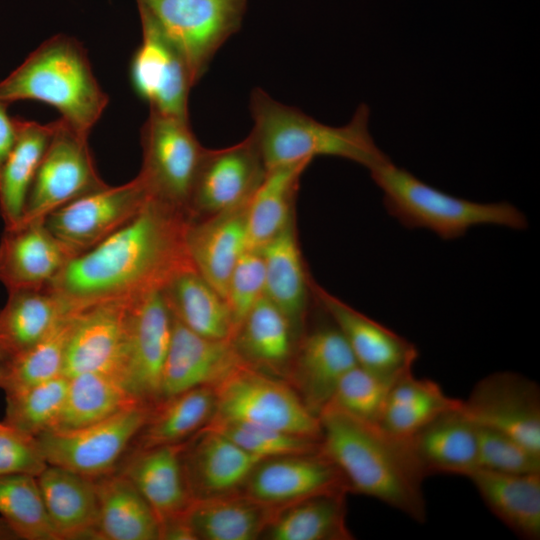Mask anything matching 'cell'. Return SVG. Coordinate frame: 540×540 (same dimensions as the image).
I'll return each instance as SVG.
<instances>
[{
    "instance_id": "cell-16",
    "label": "cell",
    "mask_w": 540,
    "mask_h": 540,
    "mask_svg": "<svg viewBox=\"0 0 540 540\" xmlns=\"http://www.w3.org/2000/svg\"><path fill=\"white\" fill-rule=\"evenodd\" d=\"M172 325L173 317L161 289L131 298L123 385L142 403L153 405L159 399Z\"/></svg>"
},
{
    "instance_id": "cell-47",
    "label": "cell",
    "mask_w": 540,
    "mask_h": 540,
    "mask_svg": "<svg viewBox=\"0 0 540 540\" xmlns=\"http://www.w3.org/2000/svg\"><path fill=\"white\" fill-rule=\"evenodd\" d=\"M48 465L37 437L0 421V475L37 477Z\"/></svg>"
},
{
    "instance_id": "cell-4",
    "label": "cell",
    "mask_w": 540,
    "mask_h": 540,
    "mask_svg": "<svg viewBox=\"0 0 540 540\" xmlns=\"http://www.w3.org/2000/svg\"><path fill=\"white\" fill-rule=\"evenodd\" d=\"M20 100L52 106L61 119L88 136L109 103L84 46L64 34L45 40L0 81L1 102Z\"/></svg>"
},
{
    "instance_id": "cell-7",
    "label": "cell",
    "mask_w": 540,
    "mask_h": 540,
    "mask_svg": "<svg viewBox=\"0 0 540 540\" xmlns=\"http://www.w3.org/2000/svg\"><path fill=\"white\" fill-rule=\"evenodd\" d=\"M184 58L194 86L241 28L247 0H136Z\"/></svg>"
},
{
    "instance_id": "cell-17",
    "label": "cell",
    "mask_w": 540,
    "mask_h": 540,
    "mask_svg": "<svg viewBox=\"0 0 540 540\" xmlns=\"http://www.w3.org/2000/svg\"><path fill=\"white\" fill-rule=\"evenodd\" d=\"M338 492H349L346 481L320 448L259 461L241 490V493L272 509Z\"/></svg>"
},
{
    "instance_id": "cell-41",
    "label": "cell",
    "mask_w": 540,
    "mask_h": 540,
    "mask_svg": "<svg viewBox=\"0 0 540 540\" xmlns=\"http://www.w3.org/2000/svg\"><path fill=\"white\" fill-rule=\"evenodd\" d=\"M0 517L18 540H60L46 512L36 476L0 475Z\"/></svg>"
},
{
    "instance_id": "cell-29",
    "label": "cell",
    "mask_w": 540,
    "mask_h": 540,
    "mask_svg": "<svg viewBox=\"0 0 540 540\" xmlns=\"http://www.w3.org/2000/svg\"><path fill=\"white\" fill-rule=\"evenodd\" d=\"M468 478L511 531L526 540L540 538V472L506 474L478 468Z\"/></svg>"
},
{
    "instance_id": "cell-35",
    "label": "cell",
    "mask_w": 540,
    "mask_h": 540,
    "mask_svg": "<svg viewBox=\"0 0 540 540\" xmlns=\"http://www.w3.org/2000/svg\"><path fill=\"white\" fill-rule=\"evenodd\" d=\"M274 510L239 492L193 499L185 517L196 540H255L261 538Z\"/></svg>"
},
{
    "instance_id": "cell-44",
    "label": "cell",
    "mask_w": 540,
    "mask_h": 540,
    "mask_svg": "<svg viewBox=\"0 0 540 540\" xmlns=\"http://www.w3.org/2000/svg\"><path fill=\"white\" fill-rule=\"evenodd\" d=\"M206 426L224 434L260 460L317 451L320 440L239 422L210 421Z\"/></svg>"
},
{
    "instance_id": "cell-13",
    "label": "cell",
    "mask_w": 540,
    "mask_h": 540,
    "mask_svg": "<svg viewBox=\"0 0 540 540\" xmlns=\"http://www.w3.org/2000/svg\"><path fill=\"white\" fill-rule=\"evenodd\" d=\"M266 171L250 134L226 148H206L189 199L190 220L204 219L246 204Z\"/></svg>"
},
{
    "instance_id": "cell-46",
    "label": "cell",
    "mask_w": 540,
    "mask_h": 540,
    "mask_svg": "<svg viewBox=\"0 0 540 540\" xmlns=\"http://www.w3.org/2000/svg\"><path fill=\"white\" fill-rule=\"evenodd\" d=\"M263 296H265L263 257L259 251L246 250L230 275L224 297L231 313L234 333Z\"/></svg>"
},
{
    "instance_id": "cell-33",
    "label": "cell",
    "mask_w": 540,
    "mask_h": 540,
    "mask_svg": "<svg viewBox=\"0 0 540 540\" xmlns=\"http://www.w3.org/2000/svg\"><path fill=\"white\" fill-rule=\"evenodd\" d=\"M295 338L286 316L263 296L240 323L232 342L249 365L269 373L286 374Z\"/></svg>"
},
{
    "instance_id": "cell-20",
    "label": "cell",
    "mask_w": 540,
    "mask_h": 540,
    "mask_svg": "<svg viewBox=\"0 0 540 540\" xmlns=\"http://www.w3.org/2000/svg\"><path fill=\"white\" fill-rule=\"evenodd\" d=\"M243 362L232 340L204 337L173 317L158 401L193 388L214 387Z\"/></svg>"
},
{
    "instance_id": "cell-12",
    "label": "cell",
    "mask_w": 540,
    "mask_h": 540,
    "mask_svg": "<svg viewBox=\"0 0 540 540\" xmlns=\"http://www.w3.org/2000/svg\"><path fill=\"white\" fill-rule=\"evenodd\" d=\"M130 300L105 301L73 314L65 348L64 376L101 373L123 384Z\"/></svg>"
},
{
    "instance_id": "cell-28",
    "label": "cell",
    "mask_w": 540,
    "mask_h": 540,
    "mask_svg": "<svg viewBox=\"0 0 540 540\" xmlns=\"http://www.w3.org/2000/svg\"><path fill=\"white\" fill-rule=\"evenodd\" d=\"M72 313L48 287L9 292L0 309V362L41 342Z\"/></svg>"
},
{
    "instance_id": "cell-5",
    "label": "cell",
    "mask_w": 540,
    "mask_h": 540,
    "mask_svg": "<svg viewBox=\"0 0 540 540\" xmlns=\"http://www.w3.org/2000/svg\"><path fill=\"white\" fill-rule=\"evenodd\" d=\"M383 193L387 212L409 229H428L444 240L462 237L478 225H496L524 230L525 215L508 202L477 203L438 190L390 158L369 169Z\"/></svg>"
},
{
    "instance_id": "cell-23",
    "label": "cell",
    "mask_w": 540,
    "mask_h": 540,
    "mask_svg": "<svg viewBox=\"0 0 540 540\" xmlns=\"http://www.w3.org/2000/svg\"><path fill=\"white\" fill-rule=\"evenodd\" d=\"M185 443L129 450L116 469L145 498L159 524L184 513L193 500L182 464Z\"/></svg>"
},
{
    "instance_id": "cell-34",
    "label": "cell",
    "mask_w": 540,
    "mask_h": 540,
    "mask_svg": "<svg viewBox=\"0 0 540 540\" xmlns=\"http://www.w3.org/2000/svg\"><path fill=\"white\" fill-rule=\"evenodd\" d=\"M310 163L295 162L266 171L246 208L247 250L259 251L294 219L300 178Z\"/></svg>"
},
{
    "instance_id": "cell-50",
    "label": "cell",
    "mask_w": 540,
    "mask_h": 540,
    "mask_svg": "<svg viewBox=\"0 0 540 540\" xmlns=\"http://www.w3.org/2000/svg\"><path fill=\"white\" fill-rule=\"evenodd\" d=\"M0 540H18L13 531L0 517Z\"/></svg>"
},
{
    "instance_id": "cell-37",
    "label": "cell",
    "mask_w": 540,
    "mask_h": 540,
    "mask_svg": "<svg viewBox=\"0 0 540 540\" xmlns=\"http://www.w3.org/2000/svg\"><path fill=\"white\" fill-rule=\"evenodd\" d=\"M53 123L18 119L16 142L0 170V214L5 229L22 220L33 179L50 142Z\"/></svg>"
},
{
    "instance_id": "cell-40",
    "label": "cell",
    "mask_w": 540,
    "mask_h": 540,
    "mask_svg": "<svg viewBox=\"0 0 540 540\" xmlns=\"http://www.w3.org/2000/svg\"><path fill=\"white\" fill-rule=\"evenodd\" d=\"M74 313L67 316L41 342L0 362V391L4 395L20 392L63 375L65 348Z\"/></svg>"
},
{
    "instance_id": "cell-43",
    "label": "cell",
    "mask_w": 540,
    "mask_h": 540,
    "mask_svg": "<svg viewBox=\"0 0 540 540\" xmlns=\"http://www.w3.org/2000/svg\"><path fill=\"white\" fill-rule=\"evenodd\" d=\"M401 376H384L356 365L340 379L326 407L379 424L389 392Z\"/></svg>"
},
{
    "instance_id": "cell-32",
    "label": "cell",
    "mask_w": 540,
    "mask_h": 540,
    "mask_svg": "<svg viewBox=\"0 0 540 540\" xmlns=\"http://www.w3.org/2000/svg\"><path fill=\"white\" fill-rule=\"evenodd\" d=\"M215 405V392L210 386L193 388L157 401L151 405L129 450L186 442L210 422Z\"/></svg>"
},
{
    "instance_id": "cell-48",
    "label": "cell",
    "mask_w": 540,
    "mask_h": 540,
    "mask_svg": "<svg viewBox=\"0 0 540 540\" xmlns=\"http://www.w3.org/2000/svg\"><path fill=\"white\" fill-rule=\"evenodd\" d=\"M9 104L0 101V170L11 152L18 134V118L8 114Z\"/></svg>"
},
{
    "instance_id": "cell-19",
    "label": "cell",
    "mask_w": 540,
    "mask_h": 540,
    "mask_svg": "<svg viewBox=\"0 0 540 540\" xmlns=\"http://www.w3.org/2000/svg\"><path fill=\"white\" fill-rule=\"evenodd\" d=\"M356 365L349 344L333 323L299 338L285 375L308 409L319 417L340 379Z\"/></svg>"
},
{
    "instance_id": "cell-15",
    "label": "cell",
    "mask_w": 540,
    "mask_h": 540,
    "mask_svg": "<svg viewBox=\"0 0 540 540\" xmlns=\"http://www.w3.org/2000/svg\"><path fill=\"white\" fill-rule=\"evenodd\" d=\"M138 10L142 36L131 59L132 86L149 111L189 120V95L194 84L187 64L150 16Z\"/></svg>"
},
{
    "instance_id": "cell-24",
    "label": "cell",
    "mask_w": 540,
    "mask_h": 540,
    "mask_svg": "<svg viewBox=\"0 0 540 540\" xmlns=\"http://www.w3.org/2000/svg\"><path fill=\"white\" fill-rule=\"evenodd\" d=\"M248 202L211 217L190 220L187 226L186 248L191 262L223 298L230 275L247 250Z\"/></svg>"
},
{
    "instance_id": "cell-8",
    "label": "cell",
    "mask_w": 540,
    "mask_h": 540,
    "mask_svg": "<svg viewBox=\"0 0 540 540\" xmlns=\"http://www.w3.org/2000/svg\"><path fill=\"white\" fill-rule=\"evenodd\" d=\"M142 165L138 177L151 199L188 214L193 184L206 150L190 120L149 111L141 128Z\"/></svg>"
},
{
    "instance_id": "cell-9",
    "label": "cell",
    "mask_w": 540,
    "mask_h": 540,
    "mask_svg": "<svg viewBox=\"0 0 540 540\" xmlns=\"http://www.w3.org/2000/svg\"><path fill=\"white\" fill-rule=\"evenodd\" d=\"M52 123L50 142L30 187L22 220L17 226L44 220L67 203L107 185L96 169L88 135L76 131L61 118Z\"/></svg>"
},
{
    "instance_id": "cell-14",
    "label": "cell",
    "mask_w": 540,
    "mask_h": 540,
    "mask_svg": "<svg viewBox=\"0 0 540 540\" xmlns=\"http://www.w3.org/2000/svg\"><path fill=\"white\" fill-rule=\"evenodd\" d=\"M462 410L477 425L506 434L540 453V389L515 372L485 376L462 400Z\"/></svg>"
},
{
    "instance_id": "cell-39",
    "label": "cell",
    "mask_w": 540,
    "mask_h": 540,
    "mask_svg": "<svg viewBox=\"0 0 540 540\" xmlns=\"http://www.w3.org/2000/svg\"><path fill=\"white\" fill-rule=\"evenodd\" d=\"M140 403L112 376L101 373L78 374L68 378L64 406L51 431L80 429Z\"/></svg>"
},
{
    "instance_id": "cell-2",
    "label": "cell",
    "mask_w": 540,
    "mask_h": 540,
    "mask_svg": "<svg viewBox=\"0 0 540 540\" xmlns=\"http://www.w3.org/2000/svg\"><path fill=\"white\" fill-rule=\"evenodd\" d=\"M320 450L338 467L349 492L375 498L417 522L426 520L422 472L409 438L326 407Z\"/></svg>"
},
{
    "instance_id": "cell-18",
    "label": "cell",
    "mask_w": 540,
    "mask_h": 540,
    "mask_svg": "<svg viewBox=\"0 0 540 540\" xmlns=\"http://www.w3.org/2000/svg\"><path fill=\"white\" fill-rule=\"evenodd\" d=\"M311 293L338 327L357 364L374 373L398 377L418 358L416 346L391 329L357 311L311 280Z\"/></svg>"
},
{
    "instance_id": "cell-22",
    "label": "cell",
    "mask_w": 540,
    "mask_h": 540,
    "mask_svg": "<svg viewBox=\"0 0 540 540\" xmlns=\"http://www.w3.org/2000/svg\"><path fill=\"white\" fill-rule=\"evenodd\" d=\"M74 257L43 220L4 229L0 241V282L8 293L44 289Z\"/></svg>"
},
{
    "instance_id": "cell-11",
    "label": "cell",
    "mask_w": 540,
    "mask_h": 540,
    "mask_svg": "<svg viewBox=\"0 0 540 540\" xmlns=\"http://www.w3.org/2000/svg\"><path fill=\"white\" fill-rule=\"evenodd\" d=\"M150 199L141 179L106 185L53 211L44 218L48 230L77 256L112 235Z\"/></svg>"
},
{
    "instance_id": "cell-31",
    "label": "cell",
    "mask_w": 540,
    "mask_h": 540,
    "mask_svg": "<svg viewBox=\"0 0 540 540\" xmlns=\"http://www.w3.org/2000/svg\"><path fill=\"white\" fill-rule=\"evenodd\" d=\"M95 481L98 540H160L155 512L124 475L115 470Z\"/></svg>"
},
{
    "instance_id": "cell-1",
    "label": "cell",
    "mask_w": 540,
    "mask_h": 540,
    "mask_svg": "<svg viewBox=\"0 0 540 540\" xmlns=\"http://www.w3.org/2000/svg\"><path fill=\"white\" fill-rule=\"evenodd\" d=\"M189 221L186 212L150 198L128 223L72 258L47 287L72 312L162 289L193 265L186 248Z\"/></svg>"
},
{
    "instance_id": "cell-26",
    "label": "cell",
    "mask_w": 540,
    "mask_h": 540,
    "mask_svg": "<svg viewBox=\"0 0 540 540\" xmlns=\"http://www.w3.org/2000/svg\"><path fill=\"white\" fill-rule=\"evenodd\" d=\"M37 481L60 540L97 539L99 503L94 478L48 465Z\"/></svg>"
},
{
    "instance_id": "cell-21",
    "label": "cell",
    "mask_w": 540,
    "mask_h": 540,
    "mask_svg": "<svg viewBox=\"0 0 540 540\" xmlns=\"http://www.w3.org/2000/svg\"><path fill=\"white\" fill-rule=\"evenodd\" d=\"M259 461L208 426L186 441L182 453L184 476L192 499L241 492Z\"/></svg>"
},
{
    "instance_id": "cell-27",
    "label": "cell",
    "mask_w": 540,
    "mask_h": 540,
    "mask_svg": "<svg viewBox=\"0 0 540 540\" xmlns=\"http://www.w3.org/2000/svg\"><path fill=\"white\" fill-rule=\"evenodd\" d=\"M294 222L259 252L264 261L265 297L286 316L298 341L306 319L311 280L305 271Z\"/></svg>"
},
{
    "instance_id": "cell-36",
    "label": "cell",
    "mask_w": 540,
    "mask_h": 540,
    "mask_svg": "<svg viewBox=\"0 0 540 540\" xmlns=\"http://www.w3.org/2000/svg\"><path fill=\"white\" fill-rule=\"evenodd\" d=\"M345 492L306 498L275 509L261 538L269 540H350Z\"/></svg>"
},
{
    "instance_id": "cell-49",
    "label": "cell",
    "mask_w": 540,
    "mask_h": 540,
    "mask_svg": "<svg viewBox=\"0 0 540 540\" xmlns=\"http://www.w3.org/2000/svg\"><path fill=\"white\" fill-rule=\"evenodd\" d=\"M160 540H196L185 512L160 522Z\"/></svg>"
},
{
    "instance_id": "cell-38",
    "label": "cell",
    "mask_w": 540,
    "mask_h": 540,
    "mask_svg": "<svg viewBox=\"0 0 540 540\" xmlns=\"http://www.w3.org/2000/svg\"><path fill=\"white\" fill-rule=\"evenodd\" d=\"M461 405L462 400L446 395L435 381L416 378L409 371L392 386L378 425L397 437L410 438L440 414Z\"/></svg>"
},
{
    "instance_id": "cell-30",
    "label": "cell",
    "mask_w": 540,
    "mask_h": 540,
    "mask_svg": "<svg viewBox=\"0 0 540 540\" xmlns=\"http://www.w3.org/2000/svg\"><path fill=\"white\" fill-rule=\"evenodd\" d=\"M172 316L204 337L232 340L234 324L225 299L193 265L176 272L162 287Z\"/></svg>"
},
{
    "instance_id": "cell-45",
    "label": "cell",
    "mask_w": 540,
    "mask_h": 540,
    "mask_svg": "<svg viewBox=\"0 0 540 540\" xmlns=\"http://www.w3.org/2000/svg\"><path fill=\"white\" fill-rule=\"evenodd\" d=\"M479 468L506 474L540 472V453L498 431L477 426Z\"/></svg>"
},
{
    "instance_id": "cell-25",
    "label": "cell",
    "mask_w": 540,
    "mask_h": 540,
    "mask_svg": "<svg viewBox=\"0 0 540 540\" xmlns=\"http://www.w3.org/2000/svg\"><path fill=\"white\" fill-rule=\"evenodd\" d=\"M413 454L427 477L451 474L469 477L479 468L477 425L462 405L448 410L409 438Z\"/></svg>"
},
{
    "instance_id": "cell-10",
    "label": "cell",
    "mask_w": 540,
    "mask_h": 540,
    "mask_svg": "<svg viewBox=\"0 0 540 540\" xmlns=\"http://www.w3.org/2000/svg\"><path fill=\"white\" fill-rule=\"evenodd\" d=\"M150 407L140 403L80 429L42 433L37 438L46 461L94 479L114 472L144 425Z\"/></svg>"
},
{
    "instance_id": "cell-6",
    "label": "cell",
    "mask_w": 540,
    "mask_h": 540,
    "mask_svg": "<svg viewBox=\"0 0 540 540\" xmlns=\"http://www.w3.org/2000/svg\"><path fill=\"white\" fill-rule=\"evenodd\" d=\"M210 421L239 422L320 440L319 417L286 381L243 362L213 387Z\"/></svg>"
},
{
    "instance_id": "cell-3",
    "label": "cell",
    "mask_w": 540,
    "mask_h": 540,
    "mask_svg": "<svg viewBox=\"0 0 540 540\" xmlns=\"http://www.w3.org/2000/svg\"><path fill=\"white\" fill-rule=\"evenodd\" d=\"M254 139L266 170L318 156L358 163L368 170L389 157L376 145L370 130V109L360 104L350 121L330 126L300 109L283 104L261 88L250 95Z\"/></svg>"
},
{
    "instance_id": "cell-42",
    "label": "cell",
    "mask_w": 540,
    "mask_h": 540,
    "mask_svg": "<svg viewBox=\"0 0 540 540\" xmlns=\"http://www.w3.org/2000/svg\"><path fill=\"white\" fill-rule=\"evenodd\" d=\"M68 378L55 377L20 392L5 395L3 422L32 436L54 429L62 412Z\"/></svg>"
}]
</instances>
